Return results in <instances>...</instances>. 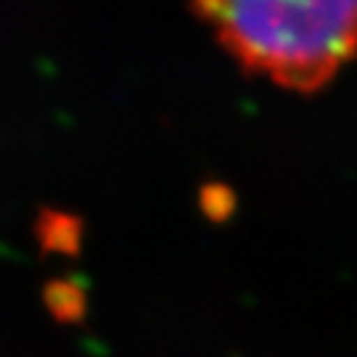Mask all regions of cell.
Here are the masks:
<instances>
[{
    "mask_svg": "<svg viewBox=\"0 0 357 357\" xmlns=\"http://www.w3.org/2000/svg\"><path fill=\"white\" fill-rule=\"evenodd\" d=\"M220 45L249 72L299 93L357 61V0H193Z\"/></svg>",
    "mask_w": 357,
    "mask_h": 357,
    "instance_id": "6da1fadb",
    "label": "cell"
}]
</instances>
